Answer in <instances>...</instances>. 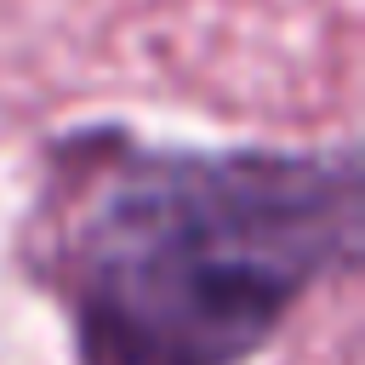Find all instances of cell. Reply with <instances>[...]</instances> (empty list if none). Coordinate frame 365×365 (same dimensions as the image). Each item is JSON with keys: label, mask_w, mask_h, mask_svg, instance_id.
Returning <instances> with one entry per match:
<instances>
[{"label": "cell", "mask_w": 365, "mask_h": 365, "mask_svg": "<svg viewBox=\"0 0 365 365\" xmlns=\"http://www.w3.org/2000/svg\"><path fill=\"white\" fill-rule=\"evenodd\" d=\"M74 365H251L359 268V143H177L80 120L17 228Z\"/></svg>", "instance_id": "1"}]
</instances>
